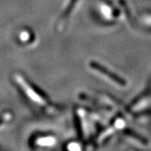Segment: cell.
Segmentation results:
<instances>
[{
	"label": "cell",
	"instance_id": "cell-3",
	"mask_svg": "<svg viewBox=\"0 0 151 151\" xmlns=\"http://www.w3.org/2000/svg\"><path fill=\"white\" fill-rule=\"evenodd\" d=\"M17 41L19 45L25 47H31L32 45H35L37 39L35 37V34L29 29H20L16 36Z\"/></svg>",
	"mask_w": 151,
	"mask_h": 151
},
{
	"label": "cell",
	"instance_id": "cell-1",
	"mask_svg": "<svg viewBox=\"0 0 151 151\" xmlns=\"http://www.w3.org/2000/svg\"><path fill=\"white\" fill-rule=\"evenodd\" d=\"M12 81L34 112L43 116H50L56 113L57 108L48 97L25 76L15 72L12 75Z\"/></svg>",
	"mask_w": 151,
	"mask_h": 151
},
{
	"label": "cell",
	"instance_id": "cell-4",
	"mask_svg": "<svg viewBox=\"0 0 151 151\" xmlns=\"http://www.w3.org/2000/svg\"><path fill=\"white\" fill-rule=\"evenodd\" d=\"M90 65L92 66L93 69H95V70H97L98 72H100L101 74L108 76V78H109V79H111V80L114 81V82L118 83V84H119V85H122V86L125 85V81H124V80L120 79L119 76H117L115 74H113V73H112V72H109L107 69L103 68V66L99 65L98 63L92 62V63L90 64Z\"/></svg>",
	"mask_w": 151,
	"mask_h": 151
},
{
	"label": "cell",
	"instance_id": "cell-5",
	"mask_svg": "<svg viewBox=\"0 0 151 151\" xmlns=\"http://www.w3.org/2000/svg\"><path fill=\"white\" fill-rule=\"evenodd\" d=\"M14 116L9 111H4L0 113V129L8 126L12 122Z\"/></svg>",
	"mask_w": 151,
	"mask_h": 151
},
{
	"label": "cell",
	"instance_id": "cell-2",
	"mask_svg": "<svg viewBox=\"0 0 151 151\" xmlns=\"http://www.w3.org/2000/svg\"><path fill=\"white\" fill-rule=\"evenodd\" d=\"M56 139L51 134H36L30 140V145L34 150H44L50 149L55 145Z\"/></svg>",
	"mask_w": 151,
	"mask_h": 151
}]
</instances>
